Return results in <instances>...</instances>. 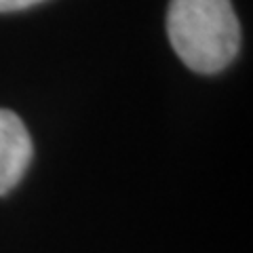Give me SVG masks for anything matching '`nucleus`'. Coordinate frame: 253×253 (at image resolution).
Returning <instances> with one entry per match:
<instances>
[{
	"instance_id": "obj_1",
	"label": "nucleus",
	"mask_w": 253,
	"mask_h": 253,
	"mask_svg": "<svg viewBox=\"0 0 253 253\" xmlns=\"http://www.w3.org/2000/svg\"><path fill=\"white\" fill-rule=\"evenodd\" d=\"M167 34L190 70L217 74L241 49V26L230 0H171Z\"/></svg>"
},
{
	"instance_id": "obj_3",
	"label": "nucleus",
	"mask_w": 253,
	"mask_h": 253,
	"mask_svg": "<svg viewBox=\"0 0 253 253\" xmlns=\"http://www.w3.org/2000/svg\"><path fill=\"white\" fill-rule=\"evenodd\" d=\"M42 0H0V13H13V11H23L30 9Z\"/></svg>"
},
{
	"instance_id": "obj_2",
	"label": "nucleus",
	"mask_w": 253,
	"mask_h": 253,
	"mask_svg": "<svg viewBox=\"0 0 253 253\" xmlns=\"http://www.w3.org/2000/svg\"><path fill=\"white\" fill-rule=\"evenodd\" d=\"M32 137L21 118L0 108V196L19 184L32 161Z\"/></svg>"
}]
</instances>
